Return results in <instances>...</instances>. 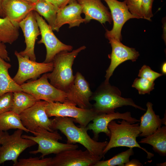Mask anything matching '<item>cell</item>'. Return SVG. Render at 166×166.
Returning a JSON list of instances; mask_svg holds the SVG:
<instances>
[{"label":"cell","instance_id":"6da1fadb","mask_svg":"<svg viewBox=\"0 0 166 166\" xmlns=\"http://www.w3.org/2000/svg\"><path fill=\"white\" fill-rule=\"evenodd\" d=\"M52 121V129L59 130L64 134L67 143H79L93 155L101 158L104 157L103 151L108 142H97L91 138L87 133V127H77L73 119L67 117H55Z\"/></svg>","mask_w":166,"mask_h":166},{"label":"cell","instance_id":"7a4b0ae2","mask_svg":"<svg viewBox=\"0 0 166 166\" xmlns=\"http://www.w3.org/2000/svg\"><path fill=\"white\" fill-rule=\"evenodd\" d=\"M86 48L83 45L71 51H62L56 55L52 61L53 69L50 73H47L52 85L65 93L68 90L75 78L72 69L74 60Z\"/></svg>","mask_w":166,"mask_h":166},{"label":"cell","instance_id":"3957f363","mask_svg":"<svg viewBox=\"0 0 166 166\" xmlns=\"http://www.w3.org/2000/svg\"><path fill=\"white\" fill-rule=\"evenodd\" d=\"M116 123L114 120L108 125L110 132V140L103 151L105 155L111 149L119 147H126L129 148H138L146 152L147 157L150 159L153 156V154L141 147L136 141L140 132L139 128V123H131L124 120Z\"/></svg>","mask_w":166,"mask_h":166},{"label":"cell","instance_id":"277c9868","mask_svg":"<svg viewBox=\"0 0 166 166\" xmlns=\"http://www.w3.org/2000/svg\"><path fill=\"white\" fill-rule=\"evenodd\" d=\"M95 101L92 108L98 113L114 112L115 109L123 106H131L140 110L145 109L136 105L130 98L121 97V92L117 87L104 82L94 93L90 98Z\"/></svg>","mask_w":166,"mask_h":166},{"label":"cell","instance_id":"5b68a950","mask_svg":"<svg viewBox=\"0 0 166 166\" xmlns=\"http://www.w3.org/2000/svg\"><path fill=\"white\" fill-rule=\"evenodd\" d=\"M34 135V136L26 135L22 136L24 138L33 140L38 144V149L30 151L29 153L33 154L41 153L42 158L51 154H56L65 150L78 148L77 144L59 142L58 141L61 140L62 137L57 130L50 132L43 128H40Z\"/></svg>","mask_w":166,"mask_h":166},{"label":"cell","instance_id":"8992f818","mask_svg":"<svg viewBox=\"0 0 166 166\" xmlns=\"http://www.w3.org/2000/svg\"><path fill=\"white\" fill-rule=\"evenodd\" d=\"M46 113L49 117H67L73 119L80 126L86 127L99 113L93 108L84 109L77 107L75 103L67 100L61 103L48 102Z\"/></svg>","mask_w":166,"mask_h":166},{"label":"cell","instance_id":"52a82bcc","mask_svg":"<svg viewBox=\"0 0 166 166\" xmlns=\"http://www.w3.org/2000/svg\"><path fill=\"white\" fill-rule=\"evenodd\" d=\"M21 86L23 91L39 100L61 103L67 100L65 92L56 88L49 82L47 73L38 79L25 83Z\"/></svg>","mask_w":166,"mask_h":166},{"label":"cell","instance_id":"ba28073f","mask_svg":"<svg viewBox=\"0 0 166 166\" xmlns=\"http://www.w3.org/2000/svg\"><path fill=\"white\" fill-rule=\"evenodd\" d=\"M23 131L17 129L11 135L7 134L0 146V165L6 161L11 160L14 165L23 152L37 144L32 140L23 138Z\"/></svg>","mask_w":166,"mask_h":166},{"label":"cell","instance_id":"9c48e42d","mask_svg":"<svg viewBox=\"0 0 166 166\" xmlns=\"http://www.w3.org/2000/svg\"><path fill=\"white\" fill-rule=\"evenodd\" d=\"M47 102L39 100L19 115L24 126L34 135L40 128L54 131L52 128V119L49 118L45 112Z\"/></svg>","mask_w":166,"mask_h":166},{"label":"cell","instance_id":"30bf717a","mask_svg":"<svg viewBox=\"0 0 166 166\" xmlns=\"http://www.w3.org/2000/svg\"><path fill=\"white\" fill-rule=\"evenodd\" d=\"M34 12L41 36V39L38 43L43 44L46 49L45 58L43 62H52L56 55L60 52L72 51L73 46L66 45L59 40L54 34L51 27L42 17L36 12Z\"/></svg>","mask_w":166,"mask_h":166},{"label":"cell","instance_id":"8fae6325","mask_svg":"<svg viewBox=\"0 0 166 166\" xmlns=\"http://www.w3.org/2000/svg\"><path fill=\"white\" fill-rule=\"evenodd\" d=\"M14 54L18 60V68L13 79L19 85L29 80H36L41 74L51 72L53 69L52 61L49 63L38 62L22 56L17 51H15Z\"/></svg>","mask_w":166,"mask_h":166},{"label":"cell","instance_id":"7c38bea8","mask_svg":"<svg viewBox=\"0 0 166 166\" xmlns=\"http://www.w3.org/2000/svg\"><path fill=\"white\" fill-rule=\"evenodd\" d=\"M101 158L93 155L87 149L66 150L52 158L50 166H93Z\"/></svg>","mask_w":166,"mask_h":166},{"label":"cell","instance_id":"4fadbf2b","mask_svg":"<svg viewBox=\"0 0 166 166\" xmlns=\"http://www.w3.org/2000/svg\"><path fill=\"white\" fill-rule=\"evenodd\" d=\"M103 0L106 2L110 10L113 22L112 29L110 30H106L105 37L107 39L114 38L121 42V30L124 24L129 19L137 18L129 11L124 1L121 2L117 0Z\"/></svg>","mask_w":166,"mask_h":166},{"label":"cell","instance_id":"5bb4252c","mask_svg":"<svg viewBox=\"0 0 166 166\" xmlns=\"http://www.w3.org/2000/svg\"><path fill=\"white\" fill-rule=\"evenodd\" d=\"M112 50L109 55L111 59L109 66L106 70L105 76V83H109L110 77L112 75L116 68L120 64L128 60L136 61L140 54L135 49L127 46L114 38H109Z\"/></svg>","mask_w":166,"mask_h":166},{"label":"cell","instance_id":"9a60e30c","mask_svg":"<svg viewBox=\"0 0 166 166\" xmlns=\"http://www.w3.org/2000/svg\"><path fill=\"white\" fill-rule=\"evenodd\" d=\"M18 26L23 32L26 45L25 49L19 53L23 57L36 61L35 45L37 37L41 33L34 11H30L18 23Z\"/></svg>","mask_w":166,"mask_h":166},{"label":"cell","instance_id":"2e32d148","mask_svg":"<svg viewBox=\"0 0 166 166\" xmlns=\"http://www.w3.org/2000/svg\"><path fill=\"white\" fill-rule=\"evenodd\" d=\"M65 93L67 100L75 103L79 107L92 108L89 101L93 93L89 82L79 72H77L73 84Z\"/></svg>","mask_w":166,"mask_h":166},{"label":"cell","instance_id":"e0dca14e","mask_svg":"<svg viewBox=\"0 0 166 166\" xmlns=\"http://www.w3.org/2000/svg\"><path fill=\"white\" fill-rule=\"evenodd\" d=\"M124 120L131 123L140 122V120L132 117L130 112L123 113L114 112L109 113H101L98 114L92 120L93 122L89 123L86 126L88 130H92L93 139L98 140L100 133L103 132L109 138L110 132L108 128L109 124L115 119Z\"/></svg>","mask_w":166,"mask_h":166},{"label":"cell","instance_id":"ac0fdd59","mask_svg":"<svg viewBox=\"0 0 166 166\" xmlns=\"http://www.w3.org/2000/svg\"><path fill=\"white\" fill-rule=\"evenodd\" d=\"M82 6L76 0H72L67 5L58 9L54 24L53 31H59L60 28L65 24L69 25L70 28L79 26L84 22L81 14Z\"/></svg>","mask_w":166,"mask_h":166},{"label":"cell","instance_id":"d6986e66","mask_svg":"<svg viewBox=\"0 0 166 166\" xmlns=\"http://www.w3.org/2000/svg\"><path fill=\"white\" fill-rule=\"evenodd\" d=\"M82 6V13L85 15L84 22L96 20L101 24H111L112 19L110 12L101 0H76Z\"/></svg>","mask_w":166,"mask_h":166},{"label":"cell","instance_id":"ffe728a7","mask_svg":"<svg viewBox=\"0 0 166 166\" xmlns=\"http://www.w3.org/2000/svg\"><path fill=\"white\" fill-rule=\"evenodd\" d=\"M35 3L25 0H4L2 7L5 17L13 23L18 24L31 11L34 10Z\"/></svg>","mask_w":166,"mask_h":166},{"label":"cell","instance_id":"44dd1931","mask_svg":"<svg viewBox=\"0 0 166 166\" xmlns=\"http://www.w3.org/2000/svg\"><path fill=\"white\" fill-rule=\"evenodd\" d=\"M147 109L145 113L140 117L139 128L140 136H147L151 135L161 127L162 119L156 115L153 109V104L148 102L146 104Z\"/></svg>","mask_w":166,"mask_h":166},{"label":"cell","instance_id":"7402d4cb","mask_svg":"<svg viewBox=\"0 0 166 166\" xmlns=\"http://www.w3.org/2000/svg\"><path fill=\"white\" fill-rule=\"evenodd\" d=\"M11 65L0 57V96L9 92L23 91L10 76L8 70Z\"/></svg>","mask_w":166,"mask_h":166},{"label":"cell","instance_id":"603a6c76","mask_svg":"<svg viewBox=\"0 0 166 166\" xmlns=\"http://www.w3.org/2000/svg\"><path fill=\"white\" fill-rule=\"evenodd\" d=\"M139 143L151 145L153 150L160 155H166V126L161 127L151 135L141 140Z\"/></svg>","mask_w":166,"mask_h":166},{"label":"cell","instance_id":"cb8c5ba5","mask_svg":"<svg viewBox=\"0 0 166 166\" xmlns=\"http://www.w3.org/2000/svg\"><path fill=\"white\" fill-rule=\"evenodd\" d=\"M18 24L12 22L7 17L0 18V41L12 44L19 36Z\"/></svg>","mask_w":166,"mask_h":166},{"label":"cell","instance_id":"d4e9b609","mask_svg":"<svg viewBox=\"0 0 166 166\" xmlns=\"http://www.w3.org/2000/svg\"><path fill=\"white\" fill-rule=\"evenodd\" d=\"M39 100L23 91L14 92L11 111L20 115Z\"/></svg>","mask_w":166,"mask_h":166},{"label":"cell","instance_id":"484cf974","mask_svg":"<svg viewBox=\"0 0 166 166\" xmlns=\"http://www.w3.org/2000/svg\"><path fill=\"white\" fill-rule=\"evenodd\" d=\"M58 8L49 1L38 0L35 3L34 10L43 17L53 30Z\"/></svg>","mask_w":166,"mask_h":166},{"label":"cell","instance_id":"4316f807","mask_svg":"<svg viewBox=\"0 0 166 166\" xmlns=\"http://www.w3.org/2000/svg\"><path fill=\"white\" fill-rule=\"evenodd\" d=\"M10 129H19L30 132L22 124L19 115L11 110L0 115V131H7Z\"/></svg>","mask_w":166,"mask_h":166},{"label":"cell","instance_id":"83f0119b","mask_svg":"<svg viewBox=\"0 0 166 166\" xmlns=\"http://www.w3.org/2000/svg\"><path fill=\"white\" fill-rule=\"evenodd\" d=\"M134 153L132 148L115 155L110 159L105 160H99L93 166H124L129 161L130 156Z\"/></svg>","mask_w":166,"mask_h":166},{"label":"cell","instance_id":"f1b7e54d","mask_svg":"<svg viewBox=\"0 0 166 166\" xmlns=\"http://www.w3.org/2000/svg\"><path fill=\"white\" fill-rule=\"evenodd\" d=\"M52 158H42L30 157L19 160L14 166H50Z\"/></svg>","mask_w":166,"mask_h":166},{"label":"cell","instance_id":"f546056e","mask_svg":"<svg viewBox=\"0 0 166 166\" xmlns=\"http://www.w3.org/2000/svg\"><path fill=\"white\" fill-rule=\"evenodd\" d=\"M154 82L143 78H136L134 80L132 87L136 88L140 94H150L154 89Z\"/></svg>","mask_w":166,"mask_h":166},{"label":"cell","instance_id":"4dcf8cb0","mask_svg":"<svg viewBox=\"0 0 166 166\" xmlns=\"http://www.w3.org/2000/svg\"><path fill=\"white\" fill-rule=\"evenodd\" d=\"M13 93L9 92L0 96V115L12 110Z\"/></svg>","mask_w":166,"mask_h":166},{"label":"cell","instance_id":"1f68e13d","mask_svg":"<svg viewBox=\"0 0 166 166\" xmlns=\"http://www.w3.org/2000/svg\"><path fill=\"white\" fill-rule=\"evenodd\" d=\"M129 11L137 19L143 18L142 12V0H124Z\"/></svg>","mask_w":166,"mask_h":166},{"label":"cell","instance_id":"d6a6232c","mask_svg":"<svg viewBox=\"0 0 166 166\" xmlns=\"http://www.w3.org/2000/svg\"><path fill=\"white\" fill-rule=\"evenodd\" d=\"M163 75L153 71L149 66L144 65L140 70L138 76L154 82L156 79Z\"/></svg>","mask_w":166,"mask_h":166},{"label":"cell","instance_id":"836d02e7","mask_svg":"<svg viewBox=\"0 0 166 166\" xmlns=\"http://www.w3.org/2000/svg\"><path fill=\"white\" fill-rule=\"evenodd\" d=\"M154 0H142V12L143 18L149 21L153 16L152 7Z\"/></svg>","mask_w":166,"mask_h":166},{"label":"cell","instance_id":"e575fe53","mask_svg":"<svg viewBox=\"0 0 166 166\" xmlns=\"http://www.w3.org/2000/svg\"><path fill=\"white\" fill-rule=\"evenodd\" d=\"M0 57L7 61H10L6 47L5 44L0 41Z\"/></svg>","mask_w":166,"mask_h":166},{"label":"cell","instance_id":"d590c367","mask_svg":"<svg viewBox=\"0 0 166 166\" xmlns=\"http://www.w3.org/2000/svg\"><path fill=\"white\" fill-rule=\"evenodd\" d=\"M72 0H48V1L58 9L67 5Z\"/></svg>","mask_w":166,"mask_h":166},{"label":"cell","instance_id":"8d00e7d4","mask_svg":"<svg viewBox=\"0 0 166 166\" xmlns=\"http://www.w3.org/2000/svg\"><path fill=\"white\" fill-rule=\"evenodd\" d=\"M142 165V164L138 160L133 159L126 163L124 166H140Z\"/></svg>","mask_w":166,"mask_h":166},{"label":"cell","instance_id":"74e56055","mask_svg":"<svg viewBox=\"0 0 166 166\" xmlns=\"http://www.w3.org/2000/svg\"><path fill=\"white\" fill-rule=\"evenodd\" d=\"M165 18H163L162 22L163 23V33L162 35L163 38V39L165 43H166V20Z\"/></svg>","mask_w":166,"mask_h":166},{"label":"cell","instance_id":"f35d334b","mask_svg":"<svg viewBox=\"0 0 166 166\" xmlns=\"http://www.w3.org/2000/svg\"><path fill=\"white\" fill-rule=\"evenodd\" d=\"M8 133L7 131H0V145L4 140Z\"/></svg>","mask_w":166,"mask_h":166},{"label":"cell","instance_id":"ab89813d","mask_svg":"<svg viewBox=\"0 0 166 166\" xmlns=\"http://www.w3.org/2000/svg\"><path fill=\"white\" fill-rule=\"evenodd\" d=\"M166 62H164L162 65L161 67V70L162 73L163 74H165L166 73Z\"/></svg>","mask_w":166,"mask_h":166},{"label":"cell","instance_id":"60d3db41","mask_svg":"<svg viewBox=\"0 0 166 166\" xmlns=\"http://www.w3.org/2000/svg\"><path fill=\"white\" fill-rule=\"evenodd\" d=\"M4 0H0V16L2 18L5 17L3 13L2 7V3Z\"/></svg>","mask_w":166,"mask_h":166},{"label":"cell","instance_id":"b9f144b4","mask_svg":"<svg viewBox=\"0 0 166 166\" xmlns=\"http://www.w3.org/2000/svg\"><path fill=\"white\" fill-rule=\"evenodd\" d=\"M27 2L33 3H36L38 0H25Z\"/></svg>","mask_w":166,"mask_h":166},{"label":"cell","instance_id":"7bdbcfd3","mask_svg":"<svg viewBox=\"0 0 166 166\" xmlns=\"http://www.w3.org/2000/svg\"><path fill=\"white\" fill-rule=\"evenodd\" d=\"M46 0V1H48V0Z\"/></svg>","mask_w":166,"mask_h":166}]
</instances>
